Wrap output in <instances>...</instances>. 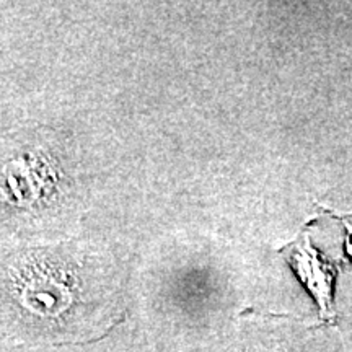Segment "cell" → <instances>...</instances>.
I'll return each mask as SVG.
<instances>
[{
    "mask_svg": "<svg viewBox=\"0 0 352 352\" xmlns=\"http://www.w3.org/2000/svg\"><path fill=\"white\" fill-rule=\"evenodd\" d=\"M290 261L318 303L323 318L333 315V280L336 271L307 243L298 241L290 252Z\"/></svg>",
    "mask_w": 352,
    "mask_h": 352,
    "instance_id": "obj_1",
    "label": "cell"
},
{
    "mask_svg": "<svg viewBox=\"0 0 352 352\" xmlns=\"http://www.w3.org/2000/svg\"><path fill=\"white\" fill-rule=\"evenodd\" d=\"M346 227H347V230H349V235H351V239H349V252L352 254V222H349V220H346Z\"/></svg>",
    "mask_w": 352,
    "mask_h": 352,
    "instance_id": "obj_2",
    "label": "cell"
}]
</instances>
